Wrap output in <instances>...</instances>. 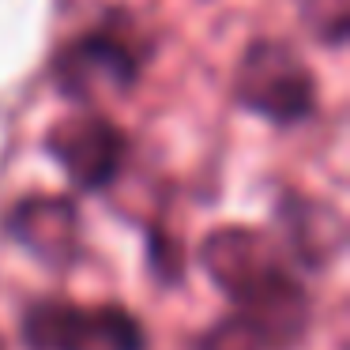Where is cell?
Returning a JSON list of instances; mask_svg holds the SVG:
<instances>
[{
    "instance_id": "9",
    "label": "cell",
    "mask_w": 350,
    "mask_h": 350,
    "mask_svg": "<svg viewBox=\"0 0 350 350\" xmlns=\"http://www.w3.org/2000/svg\"><path fill=\"white\" fill-rule=\"evenodd\" d=\"M305 27L317 34L324 46L339 49L350 31V0H297Z\"/></svg>"
},
{
    "instance_id": "4",
    "label": "cell",
    "mask_w": 350,
    "mask_h": 350,
    "mask_svg": "<svg viewBox=\"0 0 350 350\" xmlns=\"http://www.w3.org/2000/svg\"><path fill=\"white\" fill-rule=\"evenodd\" d=\"M49 154L64 166L68 181L83 192H98L121 174L124 162V136L113 121L98 113H76L53 124L46 139Z\"/></svg>"
},
{
    "instance_id": "8",
    "label": "cell",
    "mask_w": 350,
    "mask_h": 350,
    "mask_svg": "<svg viewBox=\"0 0 350 350\" xmlns=\"http://www.w3.org/2000/svg\"><path fill=\"white\" fill-rule=\"evenodd\" d=\"M279 219H282V230H286V249L301 264L320 267L342 249V219L335 207L294 196V200H282Z\"/></svg>"
},
{
    "instance_id": "5",
    "label": "cell",
    "mask_w": 350,
    "mask_h": 350,
    "mask_svg": "<svg viewBox=\"0 0 350 350\" xmlns=\"http://www.w3.org/2000/svg\"><path fill=\"white\" fill-rule=\"evenodd\" d=\"M309 294L301 290V282L279 267L264 282L237 297V317L249 320V327L256 332L264 350H290L301 342L305 327H309Z\"/></svg>"
},
{
    "instance_id": "2",
    "label": "cell",
    "mask_w": 350,
    "mask_h": 350,
    "mask_svg": "<svg viewBox=\"0 0 350 350\" xmlns=\"http://www.w3.org/2000/svg\"><path fill=\"white\" fill-rule=\"evenodd\" d=\"M237 98L275 124H297L317 106V83L286 42H252L237 68Z\"/></svg>"
},
{
    "instance_id": "7",
    "label": "cell",
    "mask_w": 350,
    "mask_h": 350,
    "mask_svg": "<svg viewBox=\"0 0 350 350\" xmlns=\"http://www.w3.org/2000/svg\"><path fill=\"white\" fill-rule=\"evenodd\" d=\"M8 230L31 256L68 267L79 252V207L64 196H27L8 215Z\"/></svg>"
},
{
    "instance_id": "3",
    "label": "cell",
    "mask_w": 350,
    "mask_h": 350,
    "mask_svg": "<svg viewBox=\"0 0 350 350\" xmlns=\"http://www.w3.org/2000/svg\"><path fill=\"white\" fill-rule=\"evenodd\" d=\"M139 76V49L136 38L121 31H94L68 42L53 61V79L68 98L94 102L102 94L129 91Z\"/></svg>"
},
{
    "instance_id": "10",
    "label": "cell",
    "mask_w": 350,
    "mask_h": 350,
    "mask_svg": "<svg viewBox=\"0 0 350 350\" xmlns=\"http://www.w3.org/2000/svg\"><path fill=\"white\" fill-rule=\"evenodd\" d=\"M192 350H264V347H260L256 332L249 327V320L234 312V317H222L219 324L207 327Z\"/></svg>"
},
{
    "instance_id": "11",
    "label": "cell",
    "mask_w": 350,
    "mask_h": 350,
    "mask_svg": "<svg viewBox=\"0 0 350 350\" xmlns=\"http://www.w3.org/2000/svg\"><path fill=\"white\" fill-rule=\"evenodd\" d=\"M0 350H4V342H0Z\"/></svg>"
},
{
    "instance_id": "1",
    "label": "cell",
    "mask_w": 350,
    "mask_h": 350,
    "mask_svg": "<svg viewBox=\"0 0 350 350\" xmlns=\"http://www.w3.org/2000/svg\"><path fill=\"white\" fill-rule=\"evenodd\" d=\"M31 350H144V324L124 305L38 301L23 317Z\"/></svg>"
},
{
    "instance_id": "6",
    "label": "cell",
    "mask_w": 350,
    "mask_h": 350,
    "mask_svg": "<svg viewBox=\"0 0 350 350\" xmlns=\"http://www.w3.org/2000/svg\"><path fill=\"white\" fill-rule=\"evenodd\" d=\"M200 260L207 275L222 286V294H230L234 301L282 267L275 245L249 226H222L207 234V241L200 245Z\"/></svg>"
}]
</instances>
